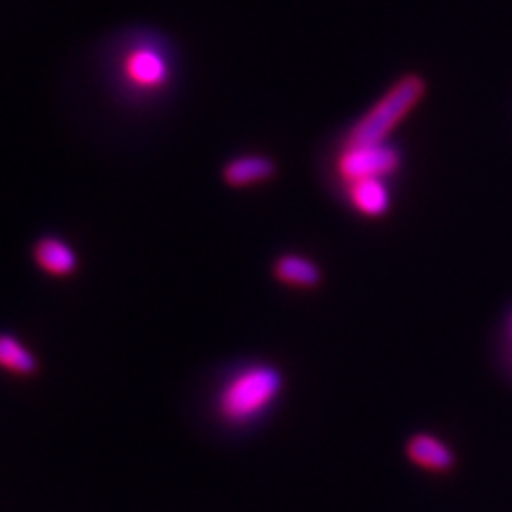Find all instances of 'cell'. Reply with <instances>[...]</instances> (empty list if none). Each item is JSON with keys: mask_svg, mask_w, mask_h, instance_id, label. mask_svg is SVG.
<instances>
[{"mask_svg": "<svg viewBox=\"0 0 512 512\" xmlns=\"http://www.w3.org/2000/svg\"><path fill=\"white\" fill-rule=\"evenodd\" d=\"M406 453L416 466L427 468V470L446 472L455 466V455L451 448H448L442 440L427 434L414 436L406 446Z\"/></svg>", "mask_w": 512, "mask_h": 512, "instance_id": "cell-7", "label": "cell"}, {"mask_svg": "<svg viewBox=\"0 0 512 512\" xmlns=\"http://www.w3.org/2000/svg\"><path fill=\"white\" fill-rule=\"evenodd\" d=\"M425 82L421 77L408 75L382 96L367 114L352 126L346 146H376L384 143L387 135L399 124L408 111L421 101Z\"/></svg>", "mask_w": 512, "mask_h": 512, "instance_id": "cell-3", "label": "cell"}, {"mask_svg": "<svg viewBox=\"0 0 512 512\" xmlns=\"http://www.w3.org/2000/svg\"><path fill=\"white\" fill-rule=\"evenodd\" d=\"M35 261L45 271V274L56 278H67L75 274L77 269V254L75 250L64 244L58 237H43L35 246Z\"/></svg>", "mask_w": 512, "mask_h": 512, "instance_id": "cell-6", "label": "cell"}, {"mask_svg": "<svg viewBox=\"0 0 512 512\" xmlns=\"http://www.w3.org/2000/svg\"><path fill=\"white\" fill-rule=\"evenodd\" d=\"M116 67L128 88L158 92L167 88L173 77L171 47L156 32L137 30L118 47Z\"/></svg>", "mask_w": 512, "mask_h": 512, "instance_id": "cell-1", "label": "cell"}, {"mask_svg": "<svg viewBox=\"0 0 512 512\" xmlns=\"http://www.w3.org/2000/svg\"><path fill=\"white\" fill-rule=\"evenodd\" d=\"M348 195L352 205L365 216H382L389 210V192L380 182V178H367L350 182Z\"/></svg>", "mask_w": 512, "mask_h": 512, "instance_id": "cell-9", "label": "cell"}, {"mask_svg": "<svg viewBox=\"0 0 512 512\" xmlns=\"http://www.w3.org/2000/svg\"><path fill=\"white\" fill-rule=\"evenodd\" d=\"M278 167L271 158L254 154V156H239L233 158L227 167L222 169V180L233 188H246L252 184L267 182L276 175Z\"/></svg>", "mask_w": 512, "mask_h": 512, "instance_id": "cell-5", "label": "cell"}, {"mask_svg": "<svg viewBox=\"0 0 512 512\" xmlns=\"http://www.w3.org/2000/svg\"><path fill=\"white\" fill-rule=\"evenodd\" d=\"M282 391V374L271 365H252L235 374L218 395V410L231 423L263 414Z\"/></svg>", "mask_w": 512, "mask_h": 512, "instance_id": "cell-2", "label": "cell"}, {"mask_svg": "<svg viewBox=\"0 0 512 512\" xmlns=\"http://www.w3.org/2000/svg\"><path fill=\"white\" fill-rule=\"evenodd\" d=\"M0 367L11 374L32 376L39 372V361L18 338L0 333Z\"/></svg>", "mask_w": 512, "mask_h": 512, "instance_id": "cell-10", "label": "cell"}, {"mask_svg": "<svg viewBox=\"0 0 512 512\" xmlns=\"http://www.w3.org/2000/svg\"><path fill=\"white\" fill-rule=\"evenodd\" d=\"M274 276L288 286L314 288L320 284V269L299 254H284L274 265Z\"/></svg>", "mask_w": 512, "mask_h": 512, "instance_id": "cell-8", "label": "cell"}, {"mask_svg": "<svg viewBox=\"0 0 512 512\" xmlns=\"http://www.w3.org/2000/svg\"><path fill=\"white\" fill-rule=\"evenodd\" d=\"M399 165V154L376 143V146H346L344 154L340 156V173L342 178L350 182L367 180V178H382Z\"/></svg>", "mask_w": 512, "mask_h": 512, "instance_id": "cell-4", "label": "cell"}]
</instances>
